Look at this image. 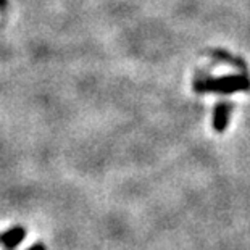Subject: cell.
Returning a JSON list of instances; mask_svg holds the SVG:
<instances>
[{
	"mask_svg": "<svg viewBox=\"0 0 250 250\" xmlns=\"http://www.w3.org/2000/svg\"><path fill=\"white\" fill-rule=\"evenodd\" d=\"M195 94H221L229 95L236 92H250L249 73L231 74L221 78H197L194 81Z\"/></svg>",
	"mask_w": 250,
	"mask_h": 250,
	"instance_id": "1",
	"label": "cell"
},
{
	"mask_svg": "<svg viewBox=\"0 0 250 250\" xmlns=\"http://www.w3.org/2000/svg\"><path fill=\"white\" fill-rule=\"evenodd\" d=\"M234 105L228 100H220L215 107H213V116H211V127L213 131L221 134L228 129L229 126V120H231V113H232Z\"/></svg>",
	"mask_w": 250,
	"mask_h": 250,
	"instance_id": "2",
	"label": "cell"
},
{
	"mask_svg": "<svg viewBox=\"0 0 250 250\" xmlns=\"http://www.w3.org/2000/svg\"><path fill=\"white\" fill-rule=\"evenodd\" d=\"M208 55L213 57L215 60H218V62L228 63V65L237 68V70H241L242 73H249L246 62H244L242 58H239V57H234L232 54H229V52H226L223 49H211V50H208Z\"/></svg>",
	"mask_w": 250,
	"mask_h": 250,
	"instance_id": "3",
	"label": "cell"
},
{
	"mask_svg": "<svg viewBox=\"0 0 250 250\" xmlns=\"http://www.w3.org/2000/svg\"><path fill=\"white\" fill-rule=\"evenodd\" d=\"M5 8H7V0H0V12H3Z\"/></svg>",
	"mask_w": 250,
	"mask_h": 250,
	"instance_id": "4",
	"label": "cell"
}]
</instances>
